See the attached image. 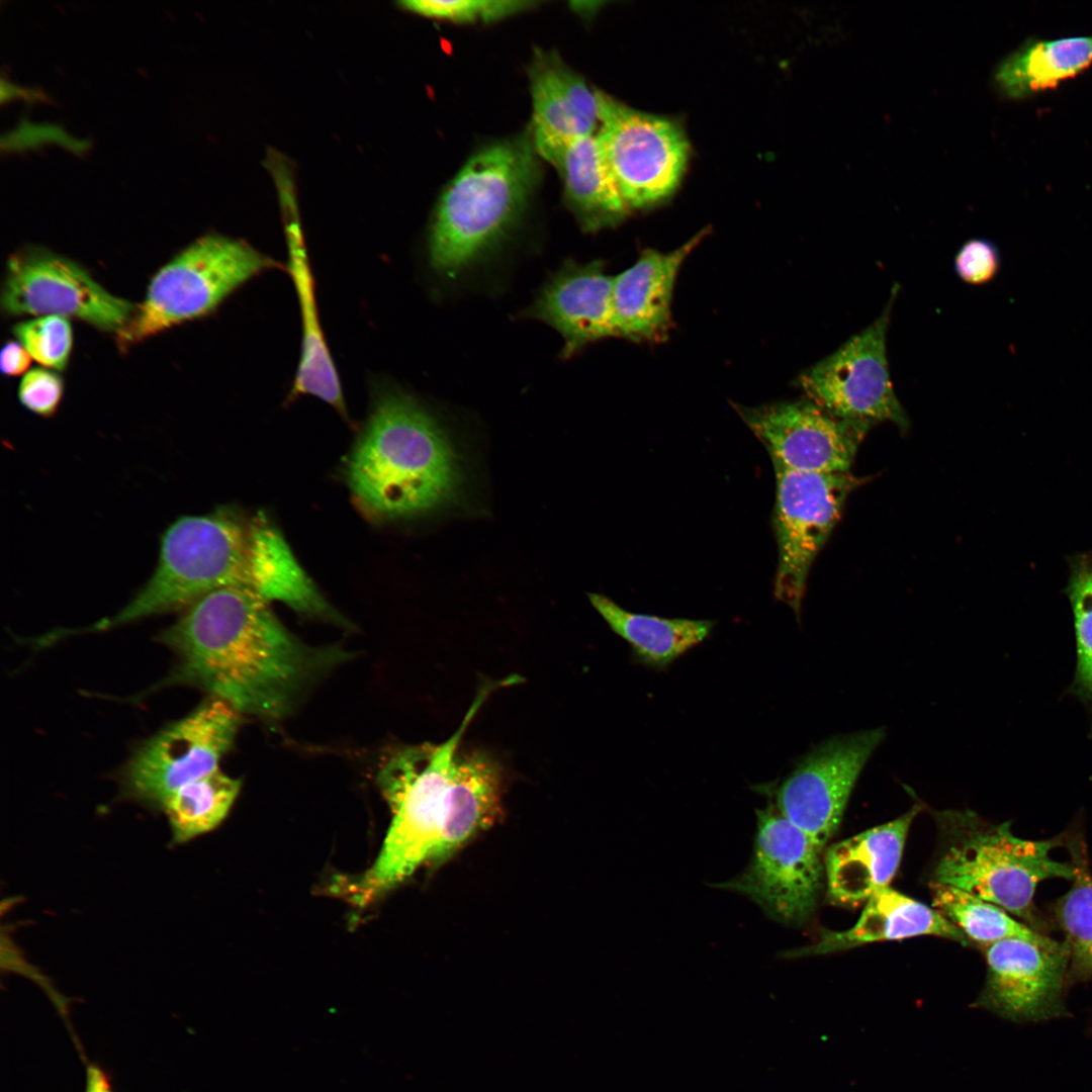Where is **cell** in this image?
<instances>
[{
    "label": "cell",
    "instance_id": "obj_1",
    "mask_svg": "<svg viewBox=\"0 0 1092 1092\" xmlns=\"http://www.w3.org/2000/svg\"><path fill=\"white\" fill-rule=\"evenodd\" d=\"M267 600L239 586L188 606L159 636L178 664L169 684H188L267 720L287 715L315 677L344 654L309 647L277 619Z\"/></svg>",
    "mask_w": 1092,
    "mask_h": 1092
},
{
    "label": "cell",
    "instance_id": "obj_2",
    "mask_svg": "<svg viewBox=\"0 0 1092 1092\" xmlns=\"http://www.w3.org/2000/svg\"><path fill=\"white\" fill-rule=\"evenodd\" d=\"M286 542L262 515L228 511L183 516L164 532L157 567L136 596L87 631H106L152 615L185 610L221 587L251 589L269 600L278 584Z\"/></svg>",
    "mask_w": 1092,
    "mask_h": 1092
},
{
    "label": "cell",
    "instance_id": "obj_3",
    "mask_svg": "<svg viewBox=\"0 0 1092 1092\" xmlns=\"http://www.w3.org/2000/svg\"><path fill=\"white\" fill-rule=\"evenodd\" d=\"M361 508L382 520L428 513L456 495L457 455L435 418L413 396L384 389L375 397L347 465Z\"/></svg>",
    "mask_w": 1092,
    "mask_h": 1092
},
{
    "label": "cell",
    "instance_id": "obj_4",
    "mask_svg": "<svg viewBox=\"0 0 1092 1092\" xmlns=\"http://www.w3.org/2000/svg\"><path fill=\"white\" fill-rule=\"evenodd\" d=\"M529 130L473 154L437 203L428 250L432 267L454 277L521 219L541 177Z\"/></svg>",
    "mask_w": 1092,
    "mask_h": 1092
},
{
    "label": "cell",
    "instance_id": "obj_5",
    "mask_svg": "<svg viewBox=\"0 0 1092 1092\" xmlns=\"http://www.w3.org/2000/svg\"><path fill=\"white\" fill-rule=\"evenodd\" d=\"M940 845L934 881L964 890L1040 925L1033 897L1037 885L1052 878L1073 880L1074 863L1054 859L1058 840H1028L1012 834L1010 824H992L970 810L934 813Z\"/></svg>",
    "mask_w": 1092,
    "mask_h": 1092
},
{
    "label": "cell",
    "instance_id": "obj_6",
    "mask_svg": "<svg viewBox=\"0 0 1092 1092\" xmlns=\"http://www.w3.org/2000/svg\"><path fill=\"white\" fill-rule=\"evenodd\" d=\"M490 692L481 688L461 725L445 742L398 751L381 774L393 819L380 854L356 885L361 901L408 878L438 849L449 809V785L459 743Z\"/></svg>",
    "mask_w": 1092,
    "mask_h": 1092
},
{
    "label": "cell",
    "instance_id": "obj_7",
    "mask_svg": "<svg viewBox=\"0 0 1092 1092\" xmlns=\"http://www.w3.org/2000/svg\"><path fill=\"white\" fill-rule=\"evenodd\" d=\"M278 266L244 240L222 235L197 239L152 277L144 300L116 334L118 348L126 350L209 314L246 282Z\"/></svg>",
    "mask_w": 1092,
    "mask_h": 1092
},
{
    "label": "cell",
    "instance_id": "obj_8",
    "mask_svg": "<svg viewBox=\"0 0 1092 1092\" xmlns=\"http://www.w3.org/2000/svg\"><path fill=\"white\" fill-rule=\"evenodd\" d=\"M241 713L210 696L169 723L131 754L121 775V795L161 810L181 787L219 769L241 725Z\"/></svg>",
    "mask_w": 1092,
    "mask_h": 1092
},
{
    "label": "cell",
    "instance_id": "obj_9",
    "mask_svg": "<svg viewBox=\"0 0 1092 1092\" xmlns=\"http://www.w3.org/2000/svg\"><path fill=\"white\" fill-rule=\"evenodd\" d=\"M597 139L603 158L627 207L662 201L677 187L689 158L678 123L641 112L598 91Z\"/></svg>",
    "mask_w": 1092,
    "mask_h": 1092
},
{
    "label": "cell",
    "instance_id": "obj_10",
    "mask_svg": "<svg viewBox=\"0 0 1092 1092\" xmlns=\"http://www.w3.org/2000/svg\"><path fill=\"white\" fill-rule=\"evenodd\" d=\"M774 528L778 546L775 595L800 614L810 568L841 518L848 495L867 478L811 473L774 464Z\"/></svg>",
    "mask_w": 1092,
    "mask_h": 1092
},
{
    "label": "cell",
    "instance_id": "obj_11",
    "mask_svg": "<svg viewBox=\"0 0 1092 1092\" xmlns=\"http://www.w3.org/2000/svg\"><path fill=\"white\" fill-rule=\"evenodd\" d=\"M0 304L8 316L59 315L115 334L136 306L111 294L74 260L34 246L8 257Z\"/></svg>",
    "mask_w": 1092,
    "mask_h": 1092
},
{
    "label": "cell",
    "instance_id": "obj_12",
    "mask_svg": "<svg viewBox=\"0 0 1092 1092\" xmlns=\"http://www.w3.org/2000/svg\"><path fill=\"white\" fill-rule=\"evenodd\" d=\"M897 287L874 323L802 372L797 381L808 400L836 417L872 425L889 422L906 432L910 422L895 393L886 349Z\"/></svg>",
    "mask_w": 1092,
    "mask_h": 1092
},
{
    "label": "cell",
    "instance_id": "obj_13",
    "mask_svg": "<svg viewBox=\"0 0 1092 1092\" xmlns=\"http://www.w3.org/2000/svg\"><path fill=\"white\" fill-rule=\"evenodd\" d=\"M756 816L749 863L718 887L750 898L777 922L801 925L814 913L822 889L821 850L771 805Z\"/></svg>",
    "mask_w": 1092,
    "mask_h": 1092
},
{
    "label": "cell",
    "instance_id": "obj_14",
    "mask_svg": "<svg viewBox=\"0 0 1092 1092\" xmlns=\"http://www.w3.org/2000/svg\"><path fill=\"white\" fill-rule=\"evenodd\" d=\"M885 735L884 728H877L830 738L778 789L779 812L821 851L836 833L860 771Z\"/></svg>",
    "mask_w": 1092,
    "mask_h": 1092
},
{
    "label": "cell",
    "instance_id": "obj_15",
    "mask_svg": "<svg viewBox=\"0 0 1092 1092\" xmlns=\"http://www.w3.org/2000/svg\"><path fill=\"white\" fill-rule=\"evenodd\" d=\"M772 464L811 473H846L872 424L836 417L810 400L735 405Z\"/></svg>",
    "mask_w": 1092,
    "mask_h": 1092
},
{
    "label": "cell",
    "instance_id": "obj_16",
    "mask_svg": "<svg viewBox=\"0 0 1092 1092\" xmlns=\"http://www.w3.org/2000/svg\"><path fill=\"white\" fill-rule=\"evenodd\" d=\"M983 948L987 977L978 1006L1015 1022L1068 1016L1063 999L1069 972L1065 943L1011 937Z\"/></svg>",
    "mask_w": 1092,
    "mask_h": 1092
},
{
    "label": "cell",
    "instance_id": "obj_17",
    "mask_svg": "<svg viewBox=\"0 0 1092 1092\" xmlns=\"http://www.w3.org/2000/svg\"><path fill=\"white\" fill-rule=\"evenodd\" d=\"M613 277L601 261L567 260L543 286L526 315L554 328L564 341L562 356L572 357L593 342L617 337Z\"/></svg>",
    "mask_w": 1092,
    "mask_h": 1092
},
{
    "label": "cell",
    "instance_id": "obj_18",
    "mask_svg": "<svg viewBox=\"0 0 1092 1092\" xmlns=\"http://www.w3.org/2000/svg\"><path fill=\"white\" fill-rule=\"evenodd\" d=\"M528 73L533 108L530 131L539 157L545 160L565 144L597 133V90L556 52L536 49Z\"/></svg>",
    "mask_w": 1092,
    "mask_h": 1092
},
{
    "label": "cell",
    "instance_id": "obj_19",
    "mask_svg": "<svg viewBox=\"0 0 1092 1092\" xmlns=\"http://www.w3.org/2000/svg\"><path fill=\"white\" fill-rule=\"evenodd\" d=\"M706 235L707 230H702L670 252L646 249L631 267L613 277L612 302L617 337L635 342H658L667 336L677 273Z\"/></svg>",
    "mask_w": 1092,
    "mask_h": 1092
},
{
    "label": "cell",
    "instance_id": "obj_20",
    "mask_svg": "<svg viewBox=\"0 0 1092 1092\" xmlns=\"http://www.w3.org/2000/svg\"><path fill=\"white\" fill-rule=\"evenodd\" d=\"M919 805L828 847L824 856L827 892L834 903L855 906L889 887L902 858Z\"/></svg>",
    "mask_w": 1092,
    "mask_h": 1092
},
{
    "label": "cell",
    "instance_id": "obj_21",
    "mask_svg": "<svg viewBox=\"0 0 1092 1092\" xmlns=\"http://www.w3.org/2000/svg\"><path fill=\"white\" fill-rule=\"evenodd\" d=\"M932 935L968 944L963 932L935 908L887 887L869 900L853 926L824 931L814 943L790 950L786 957L828 954L862 944Z\"/></svg>",
    "mask_w": 1092,
    "mask_h": 1092
},
{
    "label": "cell",
    "instance_id": "obj_22",
    "mask_svg": "<svg viewBox=\"0 0 1092 1092\" xmlns=\"http://www.w3.org/2000/svg\"><path fill=\"white\" fill-rule=\"evenodd\" d=\"M289 253V270L298 295L302 324L301 351L290 396L311 395L348 418L340 378L316 312L314 283L297 208L283 210Z\"/></svg>",
    "mask_w": 1092,
    "mask_h": 1092
},
{
    "label": "cell",
    "instance_id": "obj_23",
    "mask_svg": "<svg viewBox=\"0 0 1092 1092\" xmlns=\"http://www.w3.org/2000/svg\"><path fill=\"white\" fill-rule=\"evenodd\" d=\"M503 769L483 751L457 752L449 785V809L433 863H442L502 814Z\"/></svg>",
    "mask_w": 1092,
    "mask_h": 1092
},
{
    "label": "cell",
    "instance_id": "obj_24",
    "mask_svg": "<svg viewBox=\"0 0 1092 1092\" xmlns=\"http://www.w3.org/2000/svg\"><path fill=\"white\" fill-rule=\"evenodd\" d=\"M545 160L557 170L564 202L583 232L615 226L627 216L630 209L608 170L597 133L565 144Z\"/></svg>",
    "mask_w": 1092,
    "mask_h": 1092
},
{
    "label": "cell",
    "instance_id": "obj_25",
    "mask_svg": "<svg viewBox=\"0 0 1092 1092\" xmlns=\"http://www.w3.org/2000/svg\"><path fill=\"white\" fill-rule=\"evenodd\" d=\"M1092 65V35L1059 39H1028L996 67L998 92L1021 99L1056 88Z\"/></svg>",
    "mask_w": 1092,
    "mask_h": 1092
},
{
    "label": "cell",
    "instance_id": "obj_26",
    "mask_svg": "<svg viewBox=\"0 0 1092 1092\" xmlns=\"http://www.w3.org/2000/svg\"><path fill=\"white\" fill-rule=\"evenodd\" d=\"M593 607L610 628L632 648L635 658L646 666L662 669L699 645L711 633L708 620L662 618L629 612L600 594H588Z\"/></svg>",
    "mask_w": 1092,
    "mask_h": 1092
},
{
    "label": "cell",
    "instance_id": "obj_27",
    "mask_svg": "<svg viewBox=\"0 0 1092 1092\" xmlns=\"http://www.w3.org/2000/svg\"><path fill=\"white\" fill-rule=\"evenodd\" d=\"M241 781L220 769L178 789L166 802L171 844L180 845L217 827L226 817Z\"/></svg>",
    "mask_w": 1092,
    "mask_h": 1092
},
{
    "label": "cell",
    "instance_id": "obj_28",
    "mask_svg": "<svg viewBox=\"0 0 1092 1092\" xmlns=\"http://www.w3.org/2000/svg\"><path fill=\"white\" fill-rule=\"evenodd\" d=\"M931 891L934 908L957 926L969 941L983 947L1011 937L1035 942L1051 939L1014 919L1001 907L964 890L933 882Z\"/></svg>",
    "mask_w": 1092,
    "mask_h": 1092
},
{
    "label": "cell",
    "instance_id": "obj_29",
    "mask_svg": "<svg viewBox=\"0 0 1092 1092\" xmlns=\"http://www.w3.org/2000/svg\"><path fill=\"white\" fill-rule=\"evenodd\" d=\"M1075 877L1068 893L1055 906L1057 921L1065 934L1070 979L1092 978V874L1076 853Z\"/></svg>",
    "mask_w": 1092,
    "mask_h": 1092
},
{
    "label": "cell",
    "instance_id": "obj_30",
    "mask_svg": "<svg viewBox=\"0 0 1092 1092\" xmlns=\"http://www.w3.org/2000/svg\"><path fill=\"white\" fill-rule=\"evenodd\" d=\"M1067 594L1074 616L1077 662L1071 691L1092 713V552L1071 560Z\"/></svg>",
    "mask_w": 1092,
    "mask_h": 1092
},
{
    "label": "cell",
    "instance_id": "obj_31",
    "mask_svg": "<svg viewBox=\"0 0 1092 1092\" xmlns=\"http://www.w3.org/2000/svg\"><path fill=\"white\" fill-rule=\"evenodd\" d=\"M15 340L41 366L64 371L73 349V330L69 318L43 315L17 323L12 328Z\"/></svg>",
    "mask_w": 1092,
    "mask_h": 1092
},
{
    "label": "cell",
    "instance_id": "obj_32",
    "mask_svg": "<svg viewBox=\"0 0 1092 1092\" xmlns=\"http://www.w3.org/2000/svg\"><path fill=\"white\" fill-rule=\"evenodd\" d=\"M533 1L514 0H408L397 3L411 13L455 23L492 22L535 6Z\"/></svg>",
    "mask_w": 1092,
    "mask_h": 1092
},
{
    "label": "cell",
    "instance_id": "obj_33",
    "mask_svg": "<svg viewBox=\"0 0 1092 1092\" xmlns=\"http://www.w3.org/2000/svg\"><path fill=\"white\" fill-rule=\"evenodd\" d=\"M64 380L58 371L35 367L27 371L18 385V399L29 412L51 418L64 395Z\"/></svg>",
    "mask_w": 1092,
    "mask_h": 1092
},
{
    "label": "cell",
    "instance_id": "obj_34",
    "mask_svg": "<svg viewBox=\"0 0 1092 1092\" xmlns=\"http://www.w3.org/2000/svg\"><path fill=\"white\" fill-rule=\"evenodd\" d=\"M1001 266V255L992 241L982 238L965 242L954 257V271L962 281L982 285L992 281Z\"/></svg>",
    "mask_w": 1092,
    "mask_h": 1092
},
{
    "label": "cell",
    "instance_id": "obj_35",
    "mask_svg": "<svg viewBox=\"0 0 1092 1092\" xmlns=\"http://www.w3.org/2000/svg\"><path fill=\"white\" fill-rule=\"evenodd\" d=\"M31 356L18 341H8L1 350L0 368L9 377L25 374L31 364Z\"/></svg>",
    "mask_w": 1092,
    "mask_h": 1092
},
{
    "label": "cell",
    "instance_id": "obj_36",
    "mask_svg": "<svg viewBox=\"0 0 1092 1092\" xmlns=\"http://www.w3.org/2000/svg\"><path fill=\"white\" fill-rule=\"evenodd\" d=\"M84 1092H113L108 1076L95 1064L87 1065Z\"/></svg>",
    "mask_w": 1092,
    "mask_h": 1092
}]
</instances>
